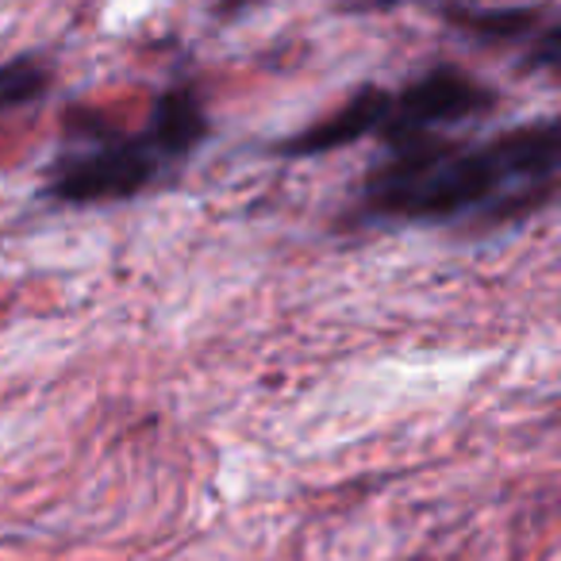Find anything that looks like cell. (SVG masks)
<instances>
[{
	"instance_id": "5b68a950",
	"label": "cell",
	"mask_w": 561,
	"mask_h": 561,
	"mask_svg": "<svg viewBox=\"0 0 561 561\" xmlns=\"http://www.w3.org/2000/svg\"><path fill=\"white\" fill-rule=\"evenodd\" d=\"M50 85V70L39 58H12L0 66V112L24 108V104L39 101Z\"/></svg>"
},
{
	"instance_id": "8992f818",
	"label": "cell",
	"mask_w": 561,
	"mask_h": 561,
	"mask_svg": "<svg viewBox=\"0 0 561 561\" xmlns=\"http://www.w3.org/2000/svg\"><path fill=\"white\" fill-rule=\"evenodd\" d=\"M523 55H527V66L530 70H542V73H553L561 78V16H546L538 12L535 27L523 35Z\"/></svg>"
},
{
	"instance_id": "7a4b0ae2",
	"label": "cell",
	"mask_w": 561,
	"mask_h": 561,
	"mask_svg": "<svg viewBox=\"0 0 561 561\" xmlns=\"http://www.w3.org/2000/svg\"><path fill=\"white\" fill-rule=\"evenodd\" d=\"M208 139V112L193 85H173L150 108L142 131H119L101 119H70L43 193L58 204H112L147 193L170 178Z\"/></svg>"
},
{
	"instance_id": "6da1fadb",
	"label": "cell",
	"mask_w": 561,
	"mask_h": 561,
	"mask_svg": "<svg viewBox=\"0 0 561 561\" xmlns=\"http://www.w3.org/2000/svg\"><path fill=\"white\" fill-rule=\"evenodd\" d=\"M561 188V116L527 119L481 142L423 139L389 150L362 181L369 224H507Z\"/></svg>"
},
{
	"instance_id": "3957f363",
	"label": "cell",
	"mask_w": 561,
	"mask_h": 561,
	"mask_svg": "<svg viewBox=\"0 0 561 561\" xmlns=\"http://www.w3.org/2000/svg\"><path fill=\"white\" fill-rule=\"evenodd\" d=\"M492 108H496V93L473 73L458 70V66H431L427 73L408 81L400 93L385 96L377 139L385 142V150H400L423 139H438L443 127L466 124Z\"/></svg>"
},
{
	"instance_id": "277c9868",
	"label": "cell",
	"mask_w": 561,
	"mask_h": 561,
	"mask_svg": "<svg viewBox=\"0 0 561 561\" xmlns=\"http://www.w3.org/2000/svg\"><path fill=\"white\" fill-rule=\"evenodd\" d=\"M385 96H389V89H358L343 108L316 119L312 127H305L300 135L285 139L277 150L293 158H308V154H331V150H343V147H351V142L369 139V135L381 131Z\"/></svg>"
}]
</instances>
